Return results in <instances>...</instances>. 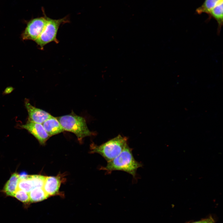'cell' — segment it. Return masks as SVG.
Wrapping results in <instances>:
<instances>
[{
    "label": "cell",
    "instance_id": "6da1fadb",
    "mask_svg": "<svg viewBox=\"0 0 223 223\" xmlns=\"http://www.w3.org/2000/svg\"><path fill=\"white\" fill-rule=\"evenodd\" d=\"M142 166V164L135 160L132 149L127 145L117 156L107 162L106 165L101 167L100 169L106 171L107 173L115 171L125 172L135 178L137 169Z\"/></svg>",
    "mask_w": 223,
    "mask_h": 223
},
{
    "label": "cell",
    "instance_id": "7a4b0ae2",
    "mask_svg": "<svg viewBox=\"0 0 223 223\" xmlns=\"http://www.w3.org/2000/svg\"><path fill=\"white\" fill-rule=\"evenodd\" d=\"M127 145V138L118 135L99 145L92 144L90 152L100 154L107 162L117 156Z\"/></svg>",
    "mask_w": 223,
    "mask_h": 223
},
{
    "label": "cell",
    "instance_id": "3957f363",
    "mask_svg": "<svg viewBox=\"0 0 223 223\" xmlns=\"http://www.w3.org/2000/svg\"><path fill=\"white\" fill-rule=\"evenodd\" d=\"M64 131L74 133L79 141L85 137L91 135L85 119L72 112L69 114L56 117Z\"/></svg>",
    "mask_w": 223,
    "mask_h": 223
},
{
    "label": "cell",
    "instance_id": "277c9868",
    "mask_svg": "<svg viewBox=\"0 0 223 223\" xmlns=\"http://www.w3.org/2000/svg\"><path fill=\"white\" fill-rule=\"evenodd\" d=\"M68 22L69 19L67 16L58 19H53L48 17L44 30L35 41L40 49L43 50L45 46L51 42L58 43L59 41L57 38V35L59 26Z\"/></svg>",
    "mask_w": 223,
    "mask_h": 223
},
{
    "label": "cell",
    "instance_id": "5b68a950",
    "mask_svg": "<svg viewBox=\"0 0 223 223\" xmlns=\"http://www.w3.org/2000/svg\"><path fill=\"white\" fill-rule=\"evenodd\" d=\"M48 17L36 18L30 20L22 35L23 40L35 41L40 36L46 24Z\"/></svg>",
    "mask_w": 223,
    "mask_h": 223
},
{
    "label": "cell",
    "instance_id": "8992f818",
    "mask_svg": "<svg viewBox=\"0 0 223 223\" xmlns=\"http://www.w3.org/2000/svg\"><path fill=\"white\" fill-rule=\"evenodd\" d=\"M20 127L28 131L42 145H44L50 137L42 124L28 120L25 124L21 125Z\"/></svg>",
    "mask_w": 223,
    "mask_h": 223
},
{
    "label": "cell",
    "instance_id": "52a82bcc",
    "mask_svg": "<svg viewBox=\"0 0 223 223\" xmlns=\"http://www.w3.org/2000/svg\"><path fill=\"white\" fill-rule=\"evenodd\" d=\"M24 103L28 115V120L30 121L42 124L53 116L46 111L32 106L27 98H25Z\"/></svg>",
    "mask_w": 223,
    "mask_h": 223
},
{
    "label": "cell",
    "instance_id": "ba28073f",
    "mask_svg": "<svg viewBox=\"0 0 223 223\" xmlns=\"http://www.w3.org/2000/svg\"><path fill=\"white\" fill-rule=\"evenodd\" d=\"M61 183L59 176H46L43 188L49 196L54 195L59 192Z\"/></svg>",
    "mask_w": 223,
    "mask_h": 223
},
{
    "label": "cell",
    "instance_id": "9c48e42d",
    "mask_svg": "<svg viewBox=\"0 0 223 223\" xmlns=\"http://www.w3.org/2000/svg\"><path fill=\"white\" fill-rule=\"evenodd\" d=\"M42 124L50 137L64 131L56 117L53 116L46 120Z\"/></svg>",
    "mask_w": 223,
    "mask_h": 223
},
{
    "label": "cell",
    "instance_id": "30bf717a",
    "mask_svg": "<svg viewBox=\"0 0 223 223\" xmlns=\"http://www.w3.org/2000/svg\"><path fill=\"white\" fill-rule=\"evenodd\" d=\"M19 180L18 174L16 173L12 174L5 184L3 190V192L7 196L13 197L18 189Z\"/></svg>",
    "mask_w": 223,
    "mask_h": 223
},
{
    "label": "cell",
    "instance_id": "8fae6325",
    "mask_svg": "<svg viewBox=\"0 0 223 223\" xmlns=\"http://www.w3.org/2000/svg\"><path fill=\"white\" fill-rule=\"evenodd\" d=\"M223 1L221 2L212 8L208 14L217 22L219 33L223 24Z\"/></svg>",
    "mask_w": 223,
    "mask_h": 223
},
{
    "label": "cell",
    "instance_id": "7c38bea8",
    "mask_svg": "<svg viewBox=\"0 0 223 223\" xmlns=\"http://www.w3.org/2000/svg\"><path fill=\"white\" fill-rule=\"evenodd\" d=\"M30 202L35 203L43 201L49 196L46 193L43 187L35 188L29 193Z\"/></svg>",
    "mask_w": 223,
    "mask_h": 223
},
{
    "label": "cell",
    "instance_id": "4fadbf2b",
    "mask_svg": "<svg viewBox=\"0 0 223 223\" xmlns=\"http://www.w3.org/2000/svg\"><path fill=\"white\" fill-rule=\"evenodd\" d=\"M223 0H205L203 4L197 8L196 11L198 14L206 13L208 14L210 11Z\"/></svg>",
    "mask_w": 223,
    "mask_h": 223
},
{
    "label": "cell",
    "instance_id": "5bb4252c",
    "mask_svg": "<svg viewBox=\"0 0 223 223\" xmlns=\"http://www.w3.org/2000/svg\"><path fill=\"white\" fill-rule=\"evenodd\" d=\"M34 188V187L29 175H27L25 177L23 178H20L18 189L24 190L29 193Z\"/></svg>",
    "mask_w": 223,
    "mask_h": 223
},
{
    "label": "cell",
    "instance_id": "9a60e30c",
    "mask_svg": "<svg viewBox=\"0 0 223 223\" xmlns=\"http://www.w3.org/2000/svg\"><path fill=\"white\" fill-rule=\"evenodd\" d=\"M13 197L25 204L30 202L29 193L21 189H18Z\"/></svg>",
    "mask_w": 223,
    "mask_h": 223
},
{
    "label": "cell",
    "instance_id": "2e32d148",
    "mask_svg": "<svg viewBox=\"0 0 223 223\" xmlns=\"http://www.w3.org/2000/svg\"><path fill=\"white\" fill-rule=\"evenodd\" d=\"M34 188L43 187L46 176L40 175H29Z\"/></svg>",
    "mask_w": 223,
    "mask_h": 223
},
{
    "label": "cell",
    "instance_id": "e0dca14e",
    "mask_svg": "<svg viewBox=\"0 0 223 223\" xmlns=\"http://www.w3.org/2000/svg\"><path fill=\"white\" fill-rule=\"evenodd\" d=\"M188 223H215V220L211 216L200 221Z\"/></svg>",
    "mask_w": 223,
    "mask_h": 223
}]
</instances>
